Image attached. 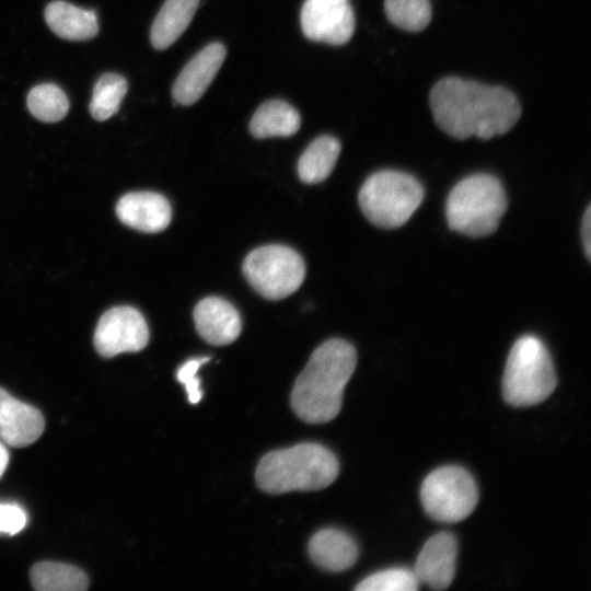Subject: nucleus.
I'll return each mask as SVG.
<instances>
[{"instance_id":"f257e3e1","label":"nucleus","mask_w":591,"mask_h":591,"mask_svg":"<svg viewBox=\"0 0 591 591\" xmlns=\"http://www.w3.org/2000/svg\"><path fill=\"white\" fill-rule=\"evenodd\" d=\"M437 125L456 139H490L508 132L521 115L518 99L501 86L448 77L430 92Z\"/></svg>"},{"instance_id":"f03ea898","label":"nucleus","mask_w":591,"mask_h":591,"mask_svg":"<svg viewBox=\"0 0 591 591\" xmlns=\"http://www.w3.org/2000/svg\"><path fill=\"white\" fill-rule=\"evenodd\" d=\"M356 362L354 346L344 339L333 338L317 347L292 387L290 402L297 416L309 424L334 419Z\"/></svg>"},{"instance_id":"7ed1b4c3","label":"nucleus","mask_w":591,"mask_h":591,"mask_svg":"<svg viewBox=\"0 0 591 591\" xmlns=\"http://www.w3.org/2000/svg\"><path fill=\"white\" fill-rule=\"evenodd\" d=\"M338 472V460L331 450L317 443H300L264 455L255 478L262 490L282 494L323 489L336 479Z\"/></svg>"},{"instance_id":"20e7f679","label":"nucleus","mask_w":591,"mask_h":591,"mask_svg":"<svg viewBox=\"0 0 591 591\" xmlns=\"http://www.w3.org/2000/svg\"><path fill=\"white\" fill-rule=\"evenodd\" d=\"M500 181L490 174H474L459 182L447 199L449 227L472 237L494 233L507 210Z\"/></svg>"},{"instance_id":"39448f33","label":"nucleus","mask_w":591,"mask_h":591,"mask_svg":"<svg viewBox=\"0 0 591 591\" xmlns=\"http://www.w3.org/2000/svg\"><path fill=\"white\" fill-rule=\"evenodd\" d=\"M553 360L543 341L520 337L512 346L502 378V395L513 406H531L545 401L556 387Z\"/></svg>"},{"instance_id":"423d86ee","label":"nucleus","mask_w":591,"mask_h":591,"mask_svg":"<svg viewBox=\"0 0 591 591\" xmlns=\"http://www.w3.org/2000/svg\"><path fill=\"white\" fill-rule=\"evenodd\" d=\"M422 199L421 184L414 176L393 170L370 175L358 197L366 218L383 229H394L406 223Z\"/></svg>"},{"instance_id":"0eeeda50","label":"nucleus","mask_w":591,"mask_h":591,"mask_svg":"<svg viewBox=\"0 0 591 591\" xmlns=\"http://www.w3.org/2000/svg\"><path fill=\"white\" fill-rule=\"evenodd\" d=\"M420 499L430 518L455 523L474 511L478 490L473 476L465 468L447 465L427 475L420 487Z\"/></svg>"},{"instance_id":"6e6552de","label":"nucleus","mask_w":591,"mask_h":591,"mask_svg":"<svg viewBox=\"0 0 591 591\" xmlns=\"http://www.w3.org/2000/svg\"><path fill=\"white\" fill-rule=\"evenodd\" d=\"M242 269L248 283L270 300L282 299L297 291L305 276L302 257L294 250L278 244L252 251Z\"/></svg>"},{"instance_id":"1a4fd4ad","label":"nucleus","mask_w":591,"mask_h":591,"mask_svg":"<svg viewBox=\"0 0 591 591\" xmlns=\"http://www.w3.org/2000/svg\"><path fill=\"white\" fill-rule=\"evenodd\" d=\"M149 341V328L143 315L128 305L107 310L94 332L96 351L112 358L121 352L142 350Z\"/></svg>"},{"instance_id":"9d476101","label":"nucleus","mask_w":591,"mask_h":591,"mask_svg":"<svg viewBox=\"0 0 591 591\" xmlns=\"http://www.w3.org/2000/svg\"><path fill=\"white\" fill-rule=\"evenodd\" d=\"M355 26L349 0H305L302 5L301 27L305 37L313 42L346 44Z\"/></svg>"},{"instance_id":"9b49d317","label":"nucleus","mask_w":591,"mask_h":591,"mask_svg":"<svg viewBox=\"0 0 591 591\" xmlns=\"http://www.w3.org/2000/svg\"><path fill=\"white\" fill-rule=\"evenodd\" d=\"M227 55L220 43H211L197 53L177 76L172 95L181 105L196 103L218 73Z\"/></svg>"},{"instance_id":"f8f14e48","label":"nucleus","mask_w":591,"mask_h":591,"mask_svg":"<svg viewBox=\"0 0 591 591\" xmlns=\"http://www.w3.org/2000/svg\"><path fill=\"white\" fill-rule=\"evenodd\" d=\"M457 542L449 532L431 536L422 546L415 563L414 572L419 583L434 590H444L455 575Z\"/></svg>"},{"instance_id":"ddd939ff","label":"nucleus","mask_w":591,"mask_h":591,"mask_svg":"<svg viewBox=\"0 0 591 591\" xmlns=\"http://www.w3.org/2000/svg\"><path fill=\"white\" fill-rule=\"evenodd\" d=\"M115 210L125 225L144 233L163 231L172 217L169 200L154 192L128 193L117 201Z\"/></svg>"},{"instance_id":"4468645a","label":"nucleus","mask_w":591,"mask_h":591,"mask_svg":"<svg viewBox=\"0 0 591 591\" xmlns=\"http://www.w3.org/2000/svg\"><path fill=\"white\" fill-rule=\"evenodd\" d=\"M45 420L40 412L23 403L0 387V439L23 448L35 442L44 431Z\"/></svg>"},{"instance_id":"2eb2a0df","label":"nucleus","mask_w":591,"mask_h":591,"mask_svg":"<svg viewBox=\"0 0 591 591\" xmlns=\"http://www.w3.org/2000/svg\"><path fill=\"white\" fill-rule=\"evenodd\" d=\"M194 321L202 339L217 346L231 344L242 329L236 309L219 297H208L199 301L194 309Z\"/></svg>"},{"instance_id":"dca6fc26","label":"nucleus","mask_w":591,"mask_h":591,"mask_svg":"<svg viewBox=\"0 0 591 591\" xmlns=\"http://www.w3.org/2000/svg\"><path fill=\"white\" fill-rule=\"evenodd\" d=\"M309 554L321 568L338 572L356 563L358 546L349 534L337 529H323L311 537Z\"/></svg>"},{"instance_id":"f3484780","label":"nucleus","mask_w":591,"mask_h":591,"mask_svg":"<svg viewBox=\"0 0 591 591\" xmlns=\"http://www.w3.org/2000/svg\"><path fill=\"white\" fill-rule=\"evenodd\" d=\"M44 16L49 28L63 39L88 40L99 33L96 13L67 1L56 0L48 3Z\"/></svg>"},{"instance_id":"a211bd4d","label":"nucleus","mask_w":591,"mask_h":591,"mask_svg":"<svg viewBox=\"0 0 591 591\" xmlns=\"http://www.w3.org/2000/svg\"><path fill=\"white\" fill-rule=\"evenodd\" d=\"M199 0H165L150 32L152 46L158 50L170 47L188 27Z\"/></svg>"},{"instance_id":"6ab92c4d","label":"nucleus","mask_w":591,"mask_h":591,"mask_svg":"<svg viewBox=\"0 0 591 591\" xmlns=\"http://www.w3.org/2000/svg\"><path fill=\"white\" fill-rule=\"evenodd\" d=\"M300 124V115L294 107L281 100H270L254 113L250 130L259 139L289 137L299 130Z\"/></svg>"},{"instance_id":"aec40b11","label":"nucleus","mask_w":591,"mask_h":591,"mask_svg":"<svg viewBox=\"0 0 591 591\" xmlns=\"http://www.w3.org/2000/svg\"><path fill=\"white\" fill-rule=\"evenodd\" d=\"M340 153L339 141L332 136L313 140L298 162V174L302 182L316 184L324 181L333 171Z\"/></svg>"},{"instance_id":"412c9836","label":"nucleus","mask_w":591,"mask_h":591,"mask_svg":"<svg viewBox=\"0 0 591 591\" xmlns=\"http://www.w3.org/2000/svg\"><path fill=\"white\" fill-rule=\"evenodd\" d=\"M31 580L38 591H82L89 587L84 571L58 561H42L34 565Z\"/></svg>"},{"instance_id":"4be33fe9","label":"nucleus","mask_w":591,"mask_h":591,"mask_svg":"<svg viewBox=\"0 0 591 591\" xmlns=\"http://www.w3.org/2000/svg\"><path fill=\"white\" fill-rule=\"evenodd\" d=\"M127 90V80L123 76L113 72L102 74L95 82L89 104L91 116L99 121L111 118L118 112Z\"/></svg>"},{"instance_id":"5701e85b","label":"nucleus","mask_w":591,"mask_h":591,"mask_svg":"<svg viewBox=\"0 0 591 591\" xmlns=\"http://www.w3.org/2000/svg\"><path fill=\"white\" fill-rule=\"evenodd\" d=\"M30 113L44 123L61 120L69 111L66 93L56 84L42 83L31 89L26 97Z\"/></svg>"},{"instance_id":"b1692460","label":"nucleus","mask_w":591,"mask_h":591,"mask_svg":"<svg viewBox=\"0 0 591 591\" xmlns=\"http://www.w3.org/2000/svg\"><path fill=\"white\" fill-rule=\"evenodd\" d=\"M384 11L393 25L408 32L422 31L431 20L429 0H384Z\"/></svg>"},{"instance_id":"393cba45","label":"nucleus","mask_w":591,"mask_h":591,"mask_svg":"<svg viewBox=\"0 0 591 591\" xmlns=\"http://www.w3.org/2000/svg\"><path fill=\"white\" fill-rule=\"evenodd\" d=\"M419 581L414 570L394 567L374 572L356 587L358 591H415Z\"/></svg>"},{"instance_id":"a878e982","label":"nucleus","mask_w":591,"mask_h":591,"mask_svg":"<svg viewBox=\"0 0 591 591\" xmlns=\"http://www.w3.org/2000/svg\"><path fill=\"white\" fill-rule=\"evenodd\" d=\"M209 360V357L190 359L186 361L176 373L177 380L184 384L188 401L192 404H197L201 399L202 392L197 372L200 366Z\"/></svg>"},{"instance_id":"bb28decb","label":"nucleus","mask_w":591,"mask_h":591,"mask_svg":"<svg viewBox=\"0 0 591 591\" xmlns=\"http://www.w3.org/2000/svg\"><path fill=\"white\" fill-rule=\"evenodd\" d=\"M26 524V514L15 505L0 503V533L14 535Z\"/></svg>"},{"instance_id":"cd10ccee","label":"nucleus","mask_w":591,"mask_h":591,"mask_svg":"<svg viewBox=\"0 0 591 591\" xmlns=\"http://www.w3.org/2000/svg\"><path fill=\"white\" fill-rule=\"evenodd\" d=\"M581 240L588 258L591 256V207L588 206L581 221Z\"/></svg>"},{"instance_id":"c85d7f7f","label":"nucleus","mask_w":591,"mask_h":591,"mask_svg":"<svg viewBox=\"0 0 591 591\" xmlns=\"http://www.w3.org/2000/svg\"><path fill=\"white\" fill-rule=\"evenodd\" d=\"M9 461V453L2 442H0V477L5 471Z\"/></svg>"}]
</instances>
